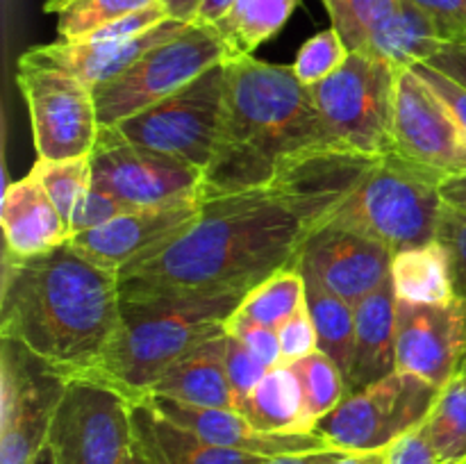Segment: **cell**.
<instances>
[{"instance_id":"cell-35","label":"cell","mask_w":466,"mask_h":464,"mask_svg":"<svg viewBox=\"0 0 466 464\" xmlns=\"http://www.w3.org/2000/svg\"><path fill=\"white\" fill-rule=\"evenodd\" d=\"M349 55L350 50L339 32L335 27H328L300 45L291 68L305 86H312L332 76L349 59Z\"/></svg>"},{"instance_id":"cell-36","label":"cell","mask_w":466,"mask_h":464,"mask_svg":"<svg viewBox=\"0 0 466 464\" xmlns=\"http://www.w3.org/2000/svg\"><path fill=\"white\" fill-rule=\"evenodd\" d=\"M435 241L449 257L455 294L466 300V212L444 205L437 221Z\"/></svg>"},{"instance_id":"cell-22","label":"cell","mask_w":466,"mask_h":464,"mask_svg":"<svg viewBox=\"0 0 466 464\" xmlns=\"http://www.w3.org/2000/svg\"><path fill=\"white\" fill-rule=\"evenodd\" d=\"M135 449L146 464H262L267 458L221 449L168 421L146 400L132 403Z\"/></svg>"},{"instance_id":"cell-51","label":"cell","mask_w":466,"mask_h":464,"mask_svg":"<svg viewBox=\"0 0 466 464\" xmlns=\"http://www.w3.org/2000/svg\"><path fill=\"white\" fill-rule=\"evenodd\" d=\"M32 464H55V459H53V455H50V450L44 449L39 455H36L35 462Z\"/></svg>"},{"instance_id":"cell-6","label":"cell","mask_w":466,"mask_h":464,"mask_svg":"<svg viewBox=\"0 0 466 464\" xmlns=\"http://www.w3.org/2000/svg\"><path fill=\"white\" fill-rule=\"evenodd\" d=\"M394 66L350 53L332 76L309 86V94L337 146L387 155L394 153Z\"/></svg>"},{"instance_id":"cell-52","label":"cell","mask_w":466,"mask_h":464,"mask_svg":"<svg viewBox=\"0 0 466 464\" xmlns=\"http://www.w3.org/2000/svg\"><path fill=\"white\" fill-rule=\"evenodd\" d=\"M126 464H146V459L144 458H141V455H139V450H132V455H130V458H127V462Z\"/></svg>"},{"instance_id":"cell-21","label":"cell","mask_w":466,"mask_h":464,"mask_svg":"<svg viewBox=\"0 0 466 464\" xmlns=\"http://www.w3.org/2000/svg\"><path fill=\"white\" fill-rule=\"evenodd\" d=\"M396 298L391 277L355 305L353 362L346 394L364 389L396 371Z\"/></svg>"},{"instance_id":"cell-17","label":"cell","mask_w":466,"mask_h":464,"mask_svg":"<svg viewBox=\"0 0 466 464\" xmlns=\"http://www.w3.org/2000/svg\"><path fill=\"white\" fill-rule=\"evenodd\" d=\"M391 259L394 253L387 246L349 227L328 223L308 237L299 267L312 273L337 296L358 305L390 280Z\"/></svg>"},{"instance_id":"cell-23","label":"cell","mask_w":466,"mask_h":464,"mask_svg":"<svg viewBox=\"0 0 466 464\" xmlns=\"http://www.w3.org/2000/svg\"><path fill=\"white\" fill-rule=\"evenodd\" d=\"M146 396H167L200 408L237 409L235 391L226 368V332L182 355Z\"/></svg>"},{"instance_id":"cell-10","label":"cell","mask_w":466,"mask_h":464,"mask_svg":"<svg viewBox=\"0 0 466 464\" xmlns=\"http://www.w3.org/2000/svg\"><path fill=\"white\" fill-rule=\"evenodd\" d=\"M226 96V68L212 66L153 107L116 123L126 139L194 164L203 171L214 153Z\"/></svg>"},{"instance_id":"cell-16","label":"cell","mask_w":466,"mask_h":464,"mask_svg":"<svg viewBox=\"0 0 466 464\" xmlns=\"http://www.w3.org/2000/svg\"><path fill=\"white\" fill-rule=\"evenodd\" d=\"M198 214V198L150 205L123 214L107 226L71 237L68 244L96 267L118 276L126 267L148 257L189 230Z\"/></svg>"},{"instance_id":"cell-29","label":"cell","mask_w":466,"mask_h":464,"mask_svg":"<svg viewBox=\"0 0 466 464\" xmlns=\"http://www.w3.org/2000/svg\"><path fill=\"white\" fill-rule=\"evenodd\" d=\"M441 464H466V376L455 373L421 426Z\"/></svg>"},{"instance_id":"cell-39","label":"cell","mask_w":466,"mask_h":464,"mask_svg":"<svg viewBox=\"0 0 466 464\" xmlns=\"http://www.w3.org/2000/svg\"><path fill=\"white\" fill-rule=\"evenodd\" d=\"M282 350V364H294L319 350V335L308 303L300 305L280 328H278Z\"/></svg>"},{"instance_id":"cell-24","label":"cell","mask_w":466,"mask_h":464,"mask_svg":"<svg viewBox=\"0 0 466 464\" xmlns=\"http://www.w3.org/2000/svg\"><path fill=\"white\" fill-rule=\"evenodd\" d=\"M444 45H449V39L426 12L412 0H399L396 7L382 18L380 25L371 32L367 45L360 53L390 64L399 71L428 62Z\"/></svg>"},{"instance_id":"cell-31","label":"cell","mask_w":466,"mask_h":464,"mask_svg":"<svg viewBox=\"0 0 466 464\" xmlns=\"http://www.w3.org/2000/svg\"><path fill=\"white\" fill-rule=\"evenodd\" d=\"M289 367L300 382L305 417L314 430L317 423L346 398L344 373L323 350H314L312 355Z\"/></svg>"},{"instance_id":"cell-32","label":"cell","mask_w":466,"mask_h":464,"mask_svg":"<svg viewBox=\"0 0 466 464\" xmlns=\"http://www.w3.org/2000/svg\"><path fill=\"white\" fill-rule=\"evenodd\" d=\"M30 173L41 182L66 227L71 226L77 200L91 187V155L71 159H36Z\"/></svg>"},{"instance_id":"cell-43","label":"cell","mask_w":466,"mask_h":464,"mask_svg":"<svg viewBox=\"0 0 466 464\" xmlns=\"http://www.w3.org/2000/svg\"><path fill=\"white\" fill-rule=\"evenodd\" d=\"M412 68L428 82V85L432 86V89L437 91V94L441 96V98L446 100V105L453 109V114L458 116V121L462 123L466 132V86L460 85L458 80H453V77H449L446 73H441L440 68L431 66V64L426 62L417 64V66Z\"/></svg>"},{"instance_id":"cell-50","label":"cell","mask_w":466,"mask_h":464,"mask_svg":"<svg viewBox=\"0 0 466 464\" xmlns=\"http://www.w3.org/2000/svg\"><path fill=\"white\" fill-rule=\"evenodd\" d=\"M71 0H44V12L46 14H57L59 9H64Z\"/></svg>"},{"instance_id":"cell-20","label":"cell","mask_w":466,"mask_h":464,"mask_svg":"<svg viewBox=\"0 0 466 464\" xmlns=\"http://www.w3.org/2000/svg\"><path fill=\"white\" fill-rule=\"evenodd\" d=\"M0 223L5 232V253L14 257L48 253L68 241L66 223L32 173L7 185Z\"/></svg>"},{"instance_id":"cell-8","label":"cell","mask_w":466,"mask_h":464,"mask_svg":"<svg viewBox=\"0 0 466 464\" xmlns=\"http://www.w3.org/2000/svg\"><path fill=\"white\" fill-rule=\"evenodd\" d=\"M437 394L440 387L396 368L382 380L346 394L314 432L344 453H380L391 441L423 426Z\"/></svg>"},{"instance_id":"cell-46","label":"cell","mask_w":466,"mask_h":464,"mask_svg":"<svg viewBox=\"0 0 466 464\" xmlns=\"http://www.w3.org/2000/svg\"><path fill=\"white\" fill-rule=\"evenodd\" d=\"M440 194H441V200H444V205L466 212V173L464 176H455L441 182Z\"/></svg>"},{"instance_id":"cell-48","label":"cell","mask_w":466,"mask_h":464,"mask_svg":"<svg viewBox=\"0 0 466 464\" xmlns=\"http://www.w3.org/2000/svg\"><path fill=\"white\" fill-rule=\"evenodd\" d=\"M167 14L176 21L182 23H194L196 21V14H198L200 7V0H159Z\"/></svg>"},{"instance_id":"cell-53","label":"cell","mask_w":466,"mask_h":464,"mask_svg":"<svg viewBox=\"0 0 466 464\" xmlns=\"http://www.w3.org/2000/svg\"><path fill=\"white\" fill-rule=\"evenodd\" d=\"M460 373H464V376H466V350H464V358H462V364H460Z\"/></svg>"},{"instance_id":"cell-47","label":"cell","mask_w":466,"mask_h":464,"mask_svg":"<svg viewBox=\"0 0 466 464\" xmlns=\"http://www.w3.org/2000/svg\"><path fill=\"white\" fill-rule=\"evenodd\" d=\"M237 0H200L198 14H196L194 23H203V25H217L232 7Z\"/></svg>"},{"instance_id":"cell-34","label":"cell","mask_w":466,"mask_h":464,"mask_svg":"<svg viewBox=\"0 0 466 464\" xmlns=\"http://www.w3.org/2000/svg\"><path fill=\"white\" fill-rule=\"evenodd\" d=\"M399 0H323L330 14L332 27L339 32L350 53H360L382 18Z\"/></svg>"},{"instance_id":"cell-5","label":"cell","mask_w":466,"mask_h":464,"mask_svg":"<svg viewBox=\"0 0 466 464\" xmlns=\"http://www.w3.org/2000/svg\"><path fill=\"white\" fill-rule=\"evenodd\" d=\"M440 185L435 176L396 153L380 155L371 159L328 223L360 232L396 255L435 241L437 221L444 207Z\"/></svg>"},{"instance_id":"cell-4","label":"cell","mask_w":466,"mask_h":464,"mask_svg":"<svg viewBox=\"0 0 466 464\" xmlns=\"http://www.w3.org/2000/svg\"><path fill=\"white\" fill-rule=\"evenodd\" d=\"M244 291L121 298V323L94 364L66 380H91L137 403L171 364L226 332Z\"/></svg>"},{"instance_id":"cell-30","label":"cell","mask_w":466,"mask_h":464,"mask_svg":"<svg viewBox=\"0 0 466 464\" xmlns=\"http://www.w3.org/2000/svg\"><path fill=\"white\" fill-rule=\"evenodd\" d=\"M300 305H305V276L299 267H289L253 287L235 314L278 330Z\"/></svg>"},{"instance_id":"cell-3","label":"cell","mask_w":466,"mask_h":464,"mask_svg":"<svg viewBox=\"0 0 466 464\" xmlns=\"http://www.w3.org/2000/svg\"><path fill=\"white\" fill-rule=\"evenodd\" d=\"M226 96L200 200L262 189L303 155L337 146L294 68L241 55L223 62Z\"/></svg>"},{"instance_id":"cell-26","label":"cell","mask_w":466,"mask_h":464,"mask_svg":"<svg viewBox=\"0 0 466 464\" xmlns=\"http://www.w3.org/2000/svg\"><path fill=\"white\" fill-rule=\"evenodd\" d=\"M390 277L396 298L405 303L441 305L458 298L449 257L437 241L396 253Z\"/></svg>"},{"instance_id":"cell-9","label":"cell","mask_w":466,"mask_h":464,"mask_svg":"<svg viewBox=\"0 0 466 464\" xmlns=\"http://www.w3.org/2000/svg\"><path fill=\"white\" fill-rule=\"evenodd\" d=\"M46 449L55 464H126L135 450L132 400L91 380H66Z\"/></svg>"},{"instance_id":"cell-19","label":"cell","mask_w":466,"mask_h":464,"mask_svg":"<svg viewBox=\"0 0 466 464\" xmlns=\"http://www.w3.org/2000/svg\"><path fill=\"white\" fill-rule=\"evenodd\" d=\"M189 23L168 21L159 23L157 27L148 30L146 35L135 36L126 41H64L57 39L53 44L32 45L21 57L30 62L46 64V66L62 68L71 73L73 77L85 82L86 86L96 89L103 82L114 80L123 71L132 66L141 55L148 53L162 41H168L171 36L180 35Z\"/></svg>"},{"instance_id":"cell-45","label":"cell","mask_w":466,"mask_h":464,"mask_svg":"<svg viewBox=\"0 0 466 464\" xmlns=\"http://www.w3.org/2000/svg\"><path fill=\"white\" fill-rule=\"evenodd\" d=\"M346 455L344 450L328 449L314 450V453H296V455H278V458H267L262 464H332Z\"/></svg>"},{"instance_id":"cell-44","label":"cell","mask_w":466,"mask_h":464,"mask_svg":"<svg viewBox=\"0 0 466 464\" xmlns=\"http://www.w3.org/2000/svg\"><path fill=\"white\" fill-rule=\"evenodd\" d=\"M426 64L440 68L449 77L466 86V44H449Z\"/></svg>"},{"instance_id":"cell-12","label":"cell","mask_w":466,"mask_h":464,"mask_svg":"<svg viewBox=\"0 0 466 464\" xmlns=\"http://www.w3.org/2000/svg\"><path fill=\"white\" fill-rule=\"evenodd\" d=\"M16 85L27 103L39 159L91 155L100 132L94 89L62 68L18 57Z\"/></svg>"},{"instance_id":"cell-40","label":"cell","mask_w":466,"mask_h":464,"mask_svg":"<svg viewBox=\"0 0 466 464\" xmlns=\"http://www.w3.org/2000/svg\"><path fill=\"white\" fill-rule=\"evenodd\" d=\"M226 330L232 337L244 341L250 348V353L258 359H262L268 368L280 367L282 364V350H280V337H278L276 328L259 326V323L246 321V318L232 314L226 323Z\"/></svg>"},{"instance_id":"cell-49","label":"cell","mask_w":466,"mask_h":464,"mask_svg":"<svg viewBox=\"0 0 466 464\" xmlns=\"http://www.w3.org/2000/svg\"><path fill=\"white\" fill-rule=\"evenodd\" d=\"M332 464H378V453H346Z\"/></svg>"},{"instance_id":"cell-38","label":"cell","mask_w":466,"mask_h":464,"mask_svg":"<svg viewBox=\"0 0 466 464\" xmlns=\"http://www.w3.org/2000/svg\"><path fill=\"white\" fill-rule=\"evenodd\" d=\"M226 368L228 380H230L232 391H235L237 409H239L241 403L248 398L250 391L267 376L268 367L250 353V348L244 341L237 339V337H232L226 330Z\"/></svg>"},{"instance_id":"cell-7","label":"cell","mask_w":466,"mask_h":464,"mask_svg":"<svg viewBox=\"0 0 466 464\" xmlns=\"http://www.w3.org/2000/svg\"><path fill=\"white\" fill-rule=\"evenodd\" d=\"M228 59L226 44L212 25L189 23L180 35L141 55L127 71L94 89L100 126H116L180 91Z\"/></svg>"},{"instance_id":"cell-27","label":"cell","mask_w":466,"mask_h":464,"mask_svg":"<svg viewBox=\"0 0 466 464\" xmlns=\"http://www.w3.org/2000/svg\"><path fill=\"white\" fill-rule=\"evenodd\" d=\"M300 0H237L235 7L212 25L226 44L228 59L255 55V50L278 35Z\"/></svg>"},{"instance_id":"cell-28","label":"cell","mask_w":466,"mask_h":464,"mask_svg":"<svg viewBox=\"0 0 466 464\" xmlns=\"http://www.w3.org/2000/svg\"><path fill=\"white\" fill-rule=\"evenodd\" d=\"M300 268V267H299ZM303 271V268H300ZM305 276V303L314 318L319 335V350L328 355L344 373V380L353 362L355 344V305L323 287L312 273Z\"/></svg>"},{"instance_id":"cell-13","label":"cell","mask_w":466,"mask_h":464,"mask_svg":"<svg viewBox=\"0 0 466 464\" xmlns=\"http://www.w3.org/2000/svg\"><path fill=\"white\" fill-rule=\"evenodd\" d=\"M203 171L194 164L126 139L114 126H100L91 150V187L132 207L198 198ZM200 200V198H198Z\"/></svg>"},{"instance_id":"cell-25","label":"cell","mask_w":466,"mask_h":464,"mask_svg":"<svg viewBox=\"0 0 466 464\" xmlns=\"http://www.w3.org/2000/svg\"><path fill=\"white\" fill-rule=\"evenodd\" d=\"M239 412L262 432H278V435L314 432L305 417L300 382L289 364L268 368L267 376L241 403Z\"/></svg>"},{"instance_id":"cell-33","label":"cell","mask_w":466,"mask_h":464,"mask_svg":"<svg viewBox=\"0 0 466 464\" xmlns=\"http://www.w3.org/2000/svg\"><path fill=\"white\" fill-rule=\"evenodd\" d=\"M155 3L159 0H71L57 12V35L64 41L86 39L109 23Z\"/></svg>"},{"instance_id":"cell-14","label":"cell","mask_w":466,"mask_h":464,"mask_svg":"<svg viewBox=\"0 0 466 464\" xmlns=\"http://www.w3.org/2000/svg\"><path fill=\"white\" fill-rule=\"evenodd\" d=\"M394 153L444 182L466 173V132L414 68L396 71Z\"/></svg>"},{"instance_id":"cell-18","label":"cell","mask_w":466,"mask_h":464,"mask_svg":"<svg viewBox=\"0 0 466 464\" xmlns=\"http://www.w3.org/2000/svg\"><path fill=\"white\" fill-rule=\"evenodd\" d=\"M141 400L157 409L162 417L177 426L187 428L200 439L214 446L241 453L259 455V458H278V455L314 453V450L332 449L317 432H296V435H278L262 432L239 412L230 408H200V405L182 403L167 396H144Z\"/></svg>"},{"instance_id":"cell-2","label":"cell","mask_w":466,"mask_h":464,"mask_svg":"<svg viewBox=\"0 0 466 464\" xmlns=\"http://www.w3.org/2000/svg\"><path fill=\"white\" fill-rule=\"evenodd\" d=\"M118 323V276L68 241L32 257L5 253L0 337L25 346L64 378L94 364Z\"/></svg>"},{"instance_id":"cell-1","label":"cell","mask_w":466,"mask_h":464,"mask_svg":"<svg viewBox=\"0 0 466 464\" xmlns=\"http://www.w3.org/2000/svg\"><path fill=\"white\" fill-rule=\"evenodd\" d=\"M317 230L287 189H262L200 200L194 226L118 273L121 298L244 291L282 268L299 267Z\"/></svg>"},{"instance_id":"cell-15","label":"cell","mask_w":466,"mask_h":464,"mask_svg":"<svg viewBox=\"0 0 466 464\" xmlns=\"http://www.w3.org/2000/svg\"><path fill=\"white\" fill-rule=\"evenodd\" d=\"M466 350V300L396 303V368L444 387L460 373Z\"/></svg>"},{"instance_id":"cell-41","label":"cell","mask_w":466,"mask_h":464,"mask_svg":"<svg viewBox=\"0 0 466 464\" xmlns=\"http://www.w3.org/2000/svg\"><path fill=\"white\" fill-rule=\"evenodd\" d=\"M378 464H441L421 428L391 441L378 453Z\"/></svg>"},{"instance_id":"cell-11","label":"cell","mask_w":466,"mask_h":464,"mask_svg":"<svg viewBox=\"0 0 466 464\" xmlns=\"http://www.w3.org/2000/svg\"><path fill=\"white\" fill-rule=\"evenodd\" d=\"M66 378L18 341L0 350V464H32L46 449Z\"/></svg>"},{"instance_id":"cell-37","label":"cell","mask_w":466,"mask_h":464,"mask_svg":"<svg viewBox=\"0 0 466 464\" xmlns=\"http://www.w3.org/2000/svg\"><path fill=\"white\" fill-rule=\"evenodd\" d=\"M139 207H132V205L123 203L116 196L107 194L103 189H96V187H89V189L82 194V198L77 200L76 209H73L71 226H68V235L76 237L82 235V232L96 230V227L107 226L114 218L123 217L127 212H135Z\"/></svg>"},{"instance_id":"cell-42","label":"cell","mask_w":466,"mask_h":464,"mask_svg":"<svg viewBox=\"0 0 466 464\" xmlns=\"http://www.w3.org/2000/svg\"><path fill=\"white\" fill-rule=\"evenodd\" d=\"M440 25L449 44H466V0H412Z\"/></svg>"}]
</instances>
